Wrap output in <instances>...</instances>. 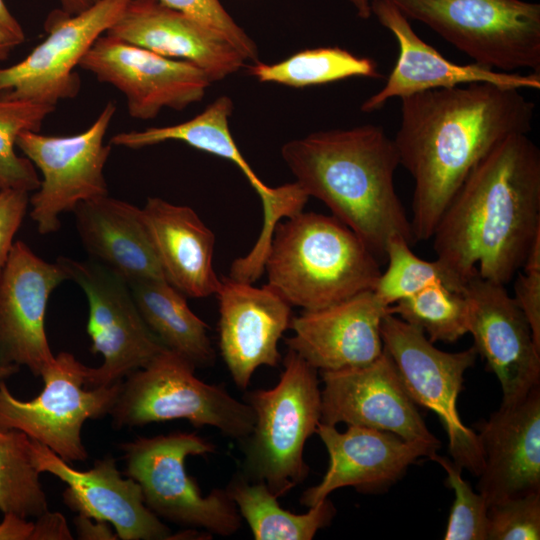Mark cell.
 <instances>
[{"mask_svg":"<svg viewBox=\"0 0 540 540\" xmlns=\"http://www.w3.org/2000/svg\"><path fill=\"white\" fill-rule=\"evenodd\" d=\"M284 370L270 389L248 391L244 401L254 413L252 432L242 443L243 475L263 481L281 497L305 480L307 439L321 420L318 370L295 351L282 359Z\"/></svg>","mask_w":540,"mask_h":540,"instance_id":"obj_5","label":"cell"},{"mask_svg":"<svg viewBox=\"0 0 540 540\" xmlns=\"http://www.w3.org/2000/svg\"><path fill=\"white\" fill-rule=\"evenodd\" d=\"M445 470L446 484L454 492L444 540H487L488 504L478 491L462 478V468L452 459L435 452L430 456Z\"/></svg>","mask_w":540,"mask_h":540,"instance_id":"obj_35","label":"cell"},{"mask_svg":"<svg viewBox=\"0 0 540 540\" xmlns=\"http://www.w3.org/2000/svg\"><path fill=\"white\" fill-rule=\"evenodd\" d=\"M72 212L92 261L128 284L166 280L142 208L105 195L79 203Z\"/></svg>","mask_w":540,"mask_h":540,"instance_id":"obj_25","label":"cell"},{"mask_svg":"<svg viewBox=\"0 0 540 540\" xmlns=\"http://www.w3.org/2000/svg\"><path fill=\"white\" fill-rule=\"evenodd\" d=\"M515 276L513 298L524 313L534 340L540 347V235L533 241L521 271Z\"/></svg>","mask_w":540,"mask_h":540,"instance_id":"obj_38","label":"cell"},{"mask_svg":"<svg viewBox=\"0 0 540 540\" xmlns=\"http://www.w3.org/2000/svg\"><path fill=\"white\" fill-rule=\"evenodd\" d=\"M30 452L39 473H50L67 484L63 501L77 514L110 523L122 540L172 539L168 526L146 506L139 484L121 476L114 458L107 456L80 471L32 439Z\"/></svg>","mask_w":540,"mask_h":540,"instance_id":"obj_19","label":"cell"},{"mask_svg":"<svg viewBox=\"0 0 540 540\" xmlns=\"http://www.w3.org/2000/svg\"><path fill=\"white\" fill-rule=\"evenodd\" d=\"M57 260L87 297L90 350L103 356L99 367L86 366V387L122 381L167 349L146 325L124 279L92 260Z\"/></svg>","mask_w":540,"mask_h":540,"instance_id":"obj_12","label":"cell"},{"mask_svg":"<svg viewBox=\"0 0 540 540\" xmlns=\"http://www.w3.org/2000/svg\"><path fill=\"white\" fill-rule=\"evenodd\" d=\"M116 109L112 101L107 102L95 121L77 134L25 131L18 137L16 146L42 174L39 188L29 198V214L40 234L58 231L63 212L108 195L104 167L111 146L104 138Z\"/></svg>","mask_w":540,"mask_h":540,"instance_id":"obj_11","label":"cell"},{"mask_svg":"<svg viewBox=\"0 0 540 540\" xmlns=\"http://www.w3.org/2000/svg\"><path fill=\"white\" fill-rule=\"evenodd\" d=\"M128 285L146 325L167 349L195 368L214 364L209 327L192 312L185 295L166 280H140Z\"/></svg>","mask_w":540,"mask_h":540,"instance_id":"obj_28","label":"cell"},{"mask_svg":"<svg viewBox=\"0 0 540 540\" xmlns=\"http://www.w3.org/2000/svg\"><path fill=\"white\" fill-rule=\"evenodd\" d=\"M232 111V99L220 96L190 120L169 126L121 132L111 137L110 144L141 149L166 141H180L197 150L229 160L241 170L258 193L263 210H271L279 201L280 189L267 186L242 155L229 128Z\"/></svg>","mask_w":540,"mask_h":540,"instance_id":"obj_27","label":"cell"},{"mask_svg":"<svg viewBox=\"0 0 540 540\" xmlns=\"http://www.w3.org/2000/svg\"><path fill=\"white\" fill-rule=\"evenodd\" d=\"M67 540L73 539L66 519L58 512L46 511L35 522L33 540Z\"/></svg>","mask_w":540,"mask_h":540,"instance_id":"obj_40","label":"cell"},{"mask_svg":"<svg viewBox=\"0 0 540 540\" xmlns=\"http://www.w3.org/2000/svg\"><path fill=\"white\" fill-rule=\"evenodd\" d=\"M256 540H311L328 527L336 508L326 498L304 514L283 509L263 481H254L237 474L225 488Z\"/></svg>","mask_w":540,"mask_h":540,"instance_id":"obj_29","label":"cell"},{"mask_svg":"<svg viewBox=\"0 0 540 540\" xmlns=\"http://www.w3.org/2000/svg\"><path fill=\"white\" fill-rule=\"evenodd\" d=\"M195 369L186 359L165 349L121 381L109 414L113 426L119 429L186 419L195 427L211 426L243 441L254 427L251 406L231 396L224 385L201 381Z\"/></svg>","mask_w":540,"mask_h":540,"instance_id":"obj_6","label":"cell"},{"mask_svg":"<svg viewBox=\"0 0 540 540\" xmlns=\"http://www.w3.org/2000/svg\"><path fill=\"white\" fill-rule=\"evenodd\" d=\"M474 426L484 456L476 489L488 506L540 492V386Z\"/></svg>","mask_w":540,"mask_h":540,"instance_id":"obj_23","label":"cell"},{"mask_svg":"<svg viewBox=\"0 0 540 540\" xmlns=\"http://www.w3.org/2000/svg\"><path fill=\"white\" fill-rule=\"evenodd\" d=\"M56 106L0 98V190L36 191L40 178L33 163L19 156L15 147L25 131H39Z\"/></svg>","mask_w":540,"mask_h":540,"instance_id":"obj_34","label":"cell"},{"mask_svg":"<svg viewBox=\"0 0 540 540\" xmlns=\"http://www.w3.org/2000/svg\"><path fill=\"white\" fill-rule=\"evenodd\" d=\"M35 523L13 513L0 522V540H33Z\"/></svg>","mask_w":540,"mask_h":540,"instance_id":"obj_42","label":"cell"},{"mask_svg":"<svg viewBox=\"0 0 540 540\" xmlns=\"http://www.w3.org/2000/svg\"><path fill=\"white\" fill-rule=\"evenodd\" d=\"M371 11L380 24L396 38L399 54L385 85L367 98L361 111L380 110L392 98H405L438 88H451L475 82H487L516 89H540V74L508 73L491 70L476 63L456 64L423 41L408 18L388 0H372Z\"/></svg>","mask_w":540,"mask_h":540,"instance_id":"obj_21","label":"cell"},{"mask_svg":"<svg viewBox=\"0 0 540 540\" xmlns=\"http://www.w3.org/2000/svg\"><path fill=\"white\" fill-rule=\"evenodd\" d=\"M25 41V33L12 15L4 0H0V44L10 48L21 45Z\"/></svg>","mask_w":540,"mask_h":540,"instance_id":"obj_43","label":"cell"},{"mask_svg":"<svg viewBox=\"0 0 540 540\" xmlns=\"http://www.w3.org/2000/svg\"><path fill=\"white\" fill-rule=\"evenodd\" d=\"M401 100L394 143L414 181L415 241L431 239L451 199L473 170L510 135L528 134L535 104L520 89L487 82L426 90Z\"/></svg>","mask_w":540,"mask_h":540,"instance_id":"obj_1","label":"cell"},{"mask_svg":"<svg viewBox=\"0 0 540 540\" xmlns=\"http://www.w3.org/2000/svg\"><path fill=\"white\" fill-rule=\"evenodd\" d=\"M381 336L409 396L438 417L453 462L479 476L484 467L481 443L476 431L461 421L457 408L464 374L476 361L475 348L442 351L421 329L389 313L382 320Z\"/></svg>","mask_w":540,"mask_h":540,"instance_id":"obj_9","label":"cell"},{"mask_svg":"<svg viewBox=\"0 0 540 540\" xmlns=\"http://www.w3.org/2000/svg\"><path fill=\"white\" fill-rule=\"evenodd\" d=\"M478 65L540 74V4L523 0H388Z\"/></svg>","mask_w":540,"mask_h":540,"instance_id":"obj_7","label":"cell"},{"mask_svg":"<svg viewBox=\"0 0 540 540\" xmlns=\"http://www.w3.org/2000/svg\"><path fill=\"white\" fill-rule=\"evenodd\" d=\"M62 6V10L70 14L79 13L87 9L92 2L90 0H58Z\"/></svg>","mask_w":540,"mask_h":540,"instance_id":"obj_44","label":"cell"},{"mask_svg":"<svg viewBox=\"0 0 540 540\" xmlns=\"http://www.w3.org/2000/svg\"><path fill=\"white\" fill-rule=\"evenodd\" d=\"M31 439L15 429H0V511L23 518L48 511L46 494L30 452Z\"/></svg>","mask_w":540,"mask_h":540,"instance_id":"obj_31","label":"cell"},{"mask_svg":"<svg viewBox=\"0 0 540 540\" xmlns=\"http://www.w3.org/2000/svg\"><path fill=\"white\" fill-rule=\"evenodd\" d=\"M388 313L421 329L433 343H454L468 333V298L443 283L396 302L388 307Z\"/></svg>","mask_w":540,"mask_h":540,"instance_id":"obj_32","label":"cell"},{"mask_svg":"<svg viewBox=\"0 0 540 540\" xmlns=\"http://www.w3.org/2000/svg\"><path fill=\"white\" fill-rule=\"evenodd\" d=\"M125 475L135 480L146 506L159 518L210 534L230 536L241 527V516L226 489L202 495L188 475V456L213 453L215 446L188 432L138 437L121 445Z\"/></svg>","mask_w":540,"mask_h":540,"instance_id":"obj_8","label":"cell"},{"mask_svg":"<svg viewBox=\"0 0 540 540\" xmlns=\"http://www.w3.org/2000/svg\"><path fill=\"white\" fill-rule=\"evenodd\" d=\"M386 260L387 268L381 272L373 291L387 307L435 283H443L458 292L465 290L466 282L458 275L437 259L419 258L411 250V244L401 237L388 242Z\"/></svg>","mask_w":540,"mask_h":540,"instance_id":"obj_33","label":"cell"},{"mask_svg":"<svg viewBox=\"0 0 540 540\" xmlns=\"http://www.w3.org/2000/svg\"><path fill=\"white\" fill-rule=\"evenodd\" d=\"M68 275L58 260L48 262L23 241L13 243L0 275V362L26 366L35 377L54 360L45 315L52 291Z\"/></svg>","mask_w":540,"mask_h":540,"instance_id":"obj_17","label":"cell"},{"mask_svg":"<svg viewBox=\"0 0 540 540\" xmlns=\"http://www.w3.org/2000/svg\"><path fill=\"white\" fill-rule=\"evenodd\" d=\"M356 9L357 15L362 19H369L372 15V0H348Z\"/></svg>","mask_w":540,"mask_h":540,"instance_id":"obj_45","label":"cell"},{"mask_svg":"<svg viewBox=\"0 0 540 540\" xmlns=\"http://www.w3.org/2000/svg\"><path fill=\"white\" fill-rule=\"evenodd\" d=\"M219 304V349L228 371L246 389L260 366L282 361L278 343L291 322V305L269 284L220 278L215 293Z\"/></svg>","mask_w":540,"mask_h":540,"instance_id":"obj_20","label":"cell"},{"mask_svg":"<svg viewBox=\"0 0 540 540\" xmlns=\"http://www.w3.org/2000/svg\"><path fill=\"white\" fill-rule=\"evenodd\" d=\"M540 492L488 506L487 540H539Z\"/></svg>","mask_w":540,"mask_h":540,"instance_id":"obj_36","label":"cell"},{"mask_svg":"<svg viewBox=\"0 0 540 540\" xmlns=\"http://www.w3.org/2000/svg\"><path fill=\"white\" fill-rule=\"evenodd\" d=\"M19 371L17 365H6L0 362V383L5 382L9 377L13 376Z\"/></svg>","mask_w":540,"mask_h":540,"instance_id":"obj_46","label":"cell"},{"mask_svg":"<svg viewBox=\"0 0 540 540\" xmlns=\"http://www.w3.org/2000/svg\"><path fill=\"white\" fill-rule=\"evenodd\" d=\"M12 48L0 44V61L6 60L11 52Z\"/></svg>","mask_w":540,"mask_h":540,"instance_id":"obj_47","label":"cell"},{"mask_svg":"<svg viewBox=\"0 0 540 540\" xmlns=\"http://www.w3.org/2000/svg\"><path fill=\"white\" fill-rule=\"evenodd\" d=\"M540 235V151L510 135L461 184L432 235L436 259L464 282L477 272L500 284L521 269Z\"/></svg>","mask_w":540,"mask_h":540,"instance_id":"obj_2","label":"cell"},{"mask_svg":"<svg viewBox=\"0 0 540 540\" xmlns=\"http://www.w3.org/2000/svg\"><path fill=\"white\" fill-rule=\"evenodd\" d=\"M281 156L309 197L322 201L380 261L395 237L415 242L398 197V152L381 126L317 131L286 142Z\"/></svg>","mask_w":540,"mask_h":540,"instance_id":"obj_3","label":"cell"},{"mask_svg":"<svg viewBox=\"0 0 540 540\" xmlns=\"http://www.w3.org/2000/svg\"><path fill=\"white\" fill-rule=\"evenodd\" d=\"M98 81L119 90L130 117L150 120L163 108L183 110L205 96L212 81L197 65L168 58L108 34L79 64Z\"/></svg>","mask_w":540,"mask_h":540,"instance_id":"obj_14","label":"cell"},{"mask_svg":"<svg viewBox=\"0 0 540 540\" xmlns=\"http://www.w3.org/2000/svg\"><path fill=\"white\" fill-rule=\"evenodd\" d=\"M29 205L28 192L15 189L0 190V275L7 263Z\"/></svg>","mask_w":540,"mask_h":540,"instance_id":"obj_39","label":"cell"},{"mask_svg":"<svg viewBox=\"0 0 540 540\" xmlns=\"http://www.w3.org/2000/svg\"><path fill=\"white\" fill-rule=\"evenodd\" d=\"M167 282L186 297L215 295V235L188 206L148 197L142 208Z\"/></svg>","mask_w":540,"mask_h":540,"instance_id":"obj_26","label":"cell"},{"mask_svg":"<svg viewBox=\"0 0 540 540\" xmlns=\"http://www.w3.org/2000/svg\"><path fill=\"white\" fill-rule=\"evenodd\" d=\"M78 539L82 540H116L119 539L114 534L107 522L97 521L84 515L77 514L73 519Z\"/></svg>","mask_w":540,"mask_h":540,"instance_id":"obj_41","label":"cell"},{"mask_svg":"<svg viewBox=\"0 0 540 540\" xmlns=\"http://www.w3.org/2000/svg\"><path fill=\"white\" fill-rule=\"evenodd\" d=\"M249 74L260 82L294 88L323 85L352 77L382 78L377 62L337 46L299 51L274 63L255 62Z\"/></svg>","mask_w":540,"mask_h":540,"instance_id":"obj_30","label":"cell"},{"mask_svg":"<svg viewBox=\"0 0 540 540\" xmlns=\"http://www.w3.org/2000/svg\"><path fill=\"white\" fill-rule=\"evenodd\" d=\"M320 373L321 423L364 426L441 447L385 350L368 364Z\"/></svg>","mask_w":540,"mask_h":540,"instance_id":"obj_15","label":"cell"},{"mask_svg":"<svg viewBox=\"0 0 540 540\" xmlns=\"http://www.w3.org/2000/svg\"><path fill=\"white\" fill-rule=\"evenodd\" d=\"M44 387L31 400L14 397L0 383V429H15L45 445L66 462L88 457L81 429L88 419L110 414L121 381L107 387H86V366L69 352H60L41 374Z\"/></svg>","mask_w":540,"mask_h":540,"instance_id":"obj_10","label":"cell"},{"mask_svg":"<svg viewBox=\"0 0 540 540\" xmlns=\"http://www.w3.org/2000/svg\"><path fill=\"white\" fill-rule=\"evenodd\" d=\"M387 313L373 290L364 291L320 309L303 310L291 319L293 336L285 343L319 371L365 365L384 351L381 323Z\"/></svg>","mask_w":540,"mask_h":540,"instance_id":"obj_22","label":"cell"},{"mask_svg":"<svg viewBox=\"0 0 540 540\" xmlns=\"http://www.w3.org/2000/svg\"><path fill=\"white\" fill-rule=\"evenodd\" d=\"M268 283L291 305L316 310L373 290L380 262L334 216L300 211L275 226L264 262Z\"/></svg>","mask_w":540,"mask_h":540,"instance_id":"obj_4","label":"cell"},{"mask_svg":"<svg viewBox=\"0 0 540 540\" xmlns=\"http://www.w3.org/2000/svg\"><path fill=\"white\" fill-rule=\"evenodd\" d=\"M193 18L233 45L246 60L258 61V49L219 0H157Z\"/></svg>","mask_w":540,"mask_h":540,"instance_id":"obj_37","label":"cell"},{"mask_svg":"<svg viewBox=\"0 0 540 540\" xmlns=\"http://www.w3.org/2000/svg\"><path fill=\"white\" fill-rule=\"evenodd\" d=\"M106 34L161 56L191 62L212 82L237 72L246 61L218 33L157 0H130Z\"/></svg>","mask_w":540,"mask_h":540,"instance_id":"obj_24","label":"cell"},{"mask_svg":"<svg viewBox=\"0 0 540 540\" xmlns=\"http://www.w3.org/2000/svg\"><path fill=\"white\" fill-rule=\"evenodd\" d=\"M468 333L474 348L495 374L502 389L501 404H512L540 386V347L531 327L505 285L477 272L466 282Z\"/></svg>","mask_w":540,"mask_h":540,"instance_id":"obj_16","label":"cell"},{"mask_svg":"<svg viewBox=\"0 0 540 540\" xmlns=\"http://www.w3.org/2000/svg\"><path fill=\"white\" fill-rule=\"evenodd\" d=\"M129 1L98 0L76 14L53 11L45 24V39L21 61L0 67V98L52 106L74 98L80 89L75 68Z\"/></svg>","mask_w":540,"mask_h":540,"instance_id":"obj_13","label":"cell"},{"mask_svg":"<svg viewBox=\"0 0 540 540\" xmlns=\"http://www.w3.org/2000/svg\"><path fill=\"white\" fill-rule=\"evenodd\" d=\"M317 435L323 442L329 465L320 481L301 495V503L313 507L339 488L353 487L364 494H379L392 487L419 458L438 448L420 441H406L398 435L358 425L340 432L333 425L319 423Z\"/></svg>","mask_w":540,"mask_h":540,"instance_id":"obj_18","label":"cell"},{"mask_svg":"<svg viewBox=\"0 0 540 540\" xmlns=\"http://www.w3.org/2000/svg\"><path fill=\"white\" fill-rule=\"evenodd\" d=\"M90 1H91L92 3H94V2H96V1H98V0H90Z\"/></svg>","mask_w":540,"mask_h":540,"instance_id":"obj_48","label":"cell"}]
</instances>
